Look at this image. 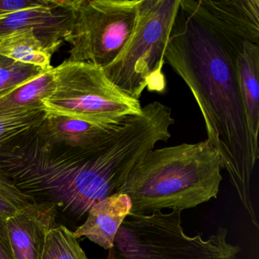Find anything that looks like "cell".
I'll return each mask as SVG.
<instances>
[{
    "instance_id": "obj_1",
    "label": "cell",
    "mask_w": 259,
    "mask_h": 259,
    "mask_svg": "<svg viewBox=\"0 0 259 259\" xmlns=\"http://www.w3.org/2000/svg\"><path fill=\"white\" fill-rule=\"evenodd\" d=\"M174 122L170 110L154 101L87 147L53 140L43 122L0 147V169L34 202L55 204L58 218L75 227L95 204L119 192L136 163L170 138Z\"/></svg>"
},
{
    "instance_id": "obj_2",
    "label": "cell",
    "mask_w": 259,
    "mask_h": 259,
    "mask_svg": "<svg viewBox=\"0 0 259 259\" xmlns=\"http://www.w3.org/2000/svg\"><path fill=\"white\" fill-rule=\"evenodd\" d=\"M242 44L218 32L188 0H180L164 57L193 95L204 118L207 141L219 154L221 167L257 228L251 187L258 143L248 127L236 70Z\"/></svg>"
},
{
    "instance_id": "obj_3",
    "label": "cell",
    "mask_w": 259,
    "mask_h": 259,
    "mask_svg": "<svg viewBox=\"0 0 259 259\" xmlns=\"http://www.w3.org/2000/svg\"><path fill=\"white\" fill-rule=\"evenodd\" d=\"M221 159L207 140L152 149L133 167L119 193L130 197L131 213L193 208L217 198Z\"/></svg>"
},
{
    "instance_id": "obj_4",
    "label": "cell",
    "mask_w": 259,
    "mask_h": 259,
    "mask_svg": "<svg viewBox=\"0 0 259 259\" xmlns=\"http://www.w3.org/2000/svg\"><path fill=\"white\" fill-rule=\"evenodd\" d=\"M240 247L230 243L220 227L205 239L189 236L182 226V210L151 214L130 213L121 224L106 259H236Z\"/></svg>"
},
{
    "instance_id": "obj_5",
    "label": "cell",
    "mask_w": 259,
    "mask_h": 259,
    "mask_svg": "<svg viewBox=\"0 0 259 259\" xmlns=\"http://www.w3.org/2000/svg\"><path fill=\"white\" fill-rule=\"evenodd\" d=\"M180 0H142L134 31L117 58L103 69L121 92L139 100L145 89L164 92L165 50Z\"/></svg>"
},
{
    "instance_id": "obj_6",
    "label": "cell",
    "mask_w": 259,
    "mask_h": 259,
    "mask_svg": "<svg viewBox=\"0 0 259 259\" xmlns=\"http://www.w3.org/2000/svg\"><path fill=\"white\" fill-rule=\"evenodd\" d=\"M54 73V92L42 102L48 113L115 124L142 112L139 100L119 90L98 66L66 60Z\"/></svg>"
},
{
    "instance_id": "obj_7",
    "label": "cell",
    "mask_w": 259,
    "mask_h": 259,
    "mask_svg": "<svg viewBox=\"0 0 259 259\" xmlns=\"http://www.w3.org/2000/svg\"><path fill=\"white\" fill-rule=\"evenodd\" d=\"M142 0H75L67 61L110 66L134 31Z\"/></svg>"
},
{
    "instance_id": "obj_8",
    "label": "cell",
    "mask_w": 259,
    "mask_h": 259,
    "mask_svg": "<svg viewBox=\"0 0 259 259\" xmlns=\"http://www.w3.org/2000/svg\"><path fill=\"white\" fill-rule=\"evenodd\" d=\"M188 3L223 35L259 45V0H188Z\"/></svg>"
},
{
    "instance_id": "obj_9",
    "label": "cell",
    "mask_w": 259,
    "mask_h": 259,
    "mask_svg": "<svg viewBox=\"0 0 259 259\" xmlns=\"http://www.w3.org/2000/svg\"><path fill=\"white\" fill-rule=\"evenodd\" d=\"M72 13L51 1L48 7L17 12L0 18V40L22 31H33L54 54L70 31Z\"/></svg>"
},
{
    "instance_id": "obj_10",
    "label": "cell",
    "mask_w": 259,
    "mask_h": 259,
    "mask_svg": "<svg viewBox=\"0 0 259 259\" xmlns=\"http://www.w3.org/2000/svg\"><path fill=\"white\" fill-rule=\"evenodd\" d=\"M55 204L34 202L7 219V227L16 259H41L47 236L57 227Z\"/></svg>"
},
{
    "instance_id": "obj_11",
    "label": "cell",
    "mask_w": 259,
    "mask_h": 259,
    "mask_svg": "<svg viewBox=\"0 0 259 259\" xmlns=\"http://www.w3.org/2000/svg\"><path fill=\"white\" fill-rule=\"evenodd\" d=\"M132 203L125 194L116 193L93 206L85 221L73 232L75 238H86L104 249L113 247L116 233L131 213Z\"/></svg>"
},
{
    "instance_id": "obj_12",
    "label": "cell",
    "mask_w": 259,
    "mask_h": 259,
    "mask_svg": "<svg viewBox=\"0 0 259 259\" xmlns=\"http://www.w3.org/2000/svg\"><path fill=\"white\" fill-rule=\"evenodd\" d=\"M236 70L248 127L257 140L259 130V45L244 41L236 55Z\"/></svg>"
},
{
    "instance_id": "obj_13",
    "label": "cell",
    "mask_w": 259,
    "mask_h": 259,
    "mask_svg": "<svg viewBox=\"0 0 259 259\" xmlns=\"http://www.w3.org/2000/svg\"><path fill=\"white\" fill-rule=\"evenodd\" d=\"M120 122L94 123L48 113L43 127L45 133L53 140L72 146L87 147L102 140Z\"/></svg>"
},
{
    "instance_id": "obj_14",
    "label": "cell",
    "mask_w": 259,
    "mask_h": 259,
    "mask_svg": "<svg viewBox=\"0 0 259 259\" xmlns=\"http://www.w3.org/2000/svg\"><path fill=\"white\" fill-rule=\"evenodd\" d=\"M0 56L45 71L54 69L51 66L52 54L33 31H19L1 39Z\"/></svg>"
},
{
    "instance_id": "obj_15",
    "label": "cell",
    "mask_w": 259,
    "mask_h": 259,
    "mask_svg": "<svg viewBox=\"0 0 259 259\" xmlns=\"http://www.w3.org/2000/svg\"><path fill=\"white\" fill-rule=\"evenodd\" d=\"M16 89L0 92V147L40 126L48 116L45 106L19 109L9 106L4 98Z\"/></svg>"
},
{
    "instance_id": "obj_16",
    "label": "cell",
    "mask_w": 259,
    "mask_h": 259,
    "mask_svg": "<svg viewBox=\"0 0 259 259\" xmlns=\"http://www.w3.org/2000/svg\"><path fill=\"white\" fill-rule=\"evenodd\" d=\"M55 89L54 69L46 71L32 81L10 92L4 100L13 108L44 107L43 101L49 98Z\"/></svg>"
},
{
    "instance_id": "obj_17",
    "label": "cell",
    "mask_w": 259,
    "mask_h": 259,
    "mask_svg": "<svg viewBox=\"0 0 259 259\" xmlns=\"http://www.w3.org/2000/svg\"><path fill=\"white\" fill-rule=\"evenodd\" d=\"M41 259H89L73 232L60 224L47 236Z\"/></svg>"
},
{
    "instance_id": "obj_18",
    "label": "cell",
    "mask_w": 259,
    "mask_h": 259,
    "mask_svg": "<svg viewBox=\"0 0 259 259\" xmlns=\"http://www.w3.org/2000/svg\"><path fill=\"white\" fill-rule=\"evenodd\" d=\"M46 71L0 56V92L19 88Z\"/></svg>"
},
{
    "instance_id": "obj_19",
    "label": "cell",
    "mask_w": 259,
    "mask_h": 259,
    "mask_svg": "<svg viewBox=\"0 0 259 259\" xmlns=\"http://www.w3.org/2000/svg\"><path fill=\"white\" fill-rule=\"evenodd\" d=\"M33 203L0 169V217L8 219Z\"/></svg>"
},
{
    "instance_id": "obj_20",
    "label": "cell",
    "mask_w": 259,
    "mask_h": 259,
    "mask_svg": "<svg viewBox=\"0 0 259 259\" xmlns=\"http://www.w3.org/2000/svg\"><path fill=\"white\" fill-rule=\"evenodd\" d=\"M50 5L51 0H0V18L17 12Z\"/></svg>"
},
{
    "instance_id": "obj_21",
    "label": "cell",
    "mask_w": 259,
    "mask_h": 259,
    "mask_svg": "<svg viewBox=\"0 0 259 259\" xmlns=\"http://www.w3.org/2000/svg\"><path fill=\"white\" fill-rule=\"evenodd\" d=\"M0 259H16L10 241L7 219L0 217Z\"/></svg>"
}]
</instances>
